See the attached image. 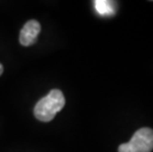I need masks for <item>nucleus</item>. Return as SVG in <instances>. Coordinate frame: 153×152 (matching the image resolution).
I'll return each mask as SVG.
<instances>
[{
  "label": "nucleus",
  "mask_w": 153,
  "mask_h": 152,
  "mask_svg": "<svg viewBox=\"0 0 153 152\" xmlns=\"http://www.w3.org/2000/svg\"><path fill=\"white\" fill-rule=\"evenodd\" d=\"M65 99L61 91L53 89L47 96L42 98L35 106V117L41 122H51L58 112L63 109Z\"/></svg>",
  "instance_id": "f257e3e1"
},
{
  "label": "nucleus",
  "mask_w": 153,
  "mask_h": 152,
  "mask_svg": "<svg viewBox=\"0 0 153 152\" xmlns=\"http://www.w3.org/2000/svg\"><path fill=\"white\" fill-rule=\"evenodd\" d=\"M128 145L129 152H151L153 150V129L143 128L136 130Z\"/></svg>",
  "instance_id": "f03ea898"
},
{
  "label": "nucleus",
  "mask_w": 153,
  "mask_h": 152,
  "mask_svg": "<svg viewBox=\"0 0 153 152\" xmlns=\"http://www.w3.org/2000/svg\"><path fill=\"white\" fill-rule=\"evenodd\" d=\"M41 32V25L38 21L30 20L24 25L20 32V44L24 47H29L37 41V38Z\"/></svg>",
  "instance_id": "7ed1b4c3"
},
{
  "label": "nucleus",
  "mask_w": 153,
  "mask_h": 152,
  "mask_svg": "<svg viewBox=\"0 0 153 152\" xmlns=\"http://www.w3.org/2000/svg\"><path fill=\"white\" fill-rule=\"evenodd\" d=\"M94 7L96 12L103 17H110L116 13L115 2L109 0H96L94 1Z\"/></svg>",
  "instance_id": "20e7f679"
},
{
  "label": "nucleus",
  "mask_w": 153,
  "mask_h": 152,
  "mask_svg": "<svg viewBox=\"0 0 153 152\" xmlns=\"http://www.w3.org/2000/svg\"><path fill=\"white\" fill-rule=\"evenodd\" d=\"M119 152H129V148L128 145V142L126 143H123L119 146Z\"/></svg>",
  "instance_id": "39448f33"
},
{
  "label": "nucleus",
  "mask_w": 153,
  "mask_h": 152,
  "mask_svg": "<svg viewBox=\"0 0 153 152\" xmlns=\"http://www.w3.org/2000/svg\"><path fill=\"white\" fill-rule=\"evenodd\" d=\"M3 73V66H2V64L0 63V75Z\"/></svg>",
  "instance_id": "423d86ee"
}]
</instances>
